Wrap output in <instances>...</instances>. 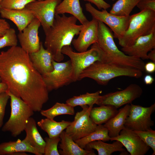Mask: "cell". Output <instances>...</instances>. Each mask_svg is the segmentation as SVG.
<instances>
[{"mask_svg": "<svg viewBox=\"0 0 155 155\" xmlns=\"http://www.w3.org/2000/svg\"><path fill=\"white\" fill-rule=\"evenodd\" d=\"M0 78L7 86V91L21 98L34 112H40L49 100L42 75L21 46L11 47L0 53Z\"/></svg>", "mask_w": 155, "mask_h": 155, "instance_id": "cell-1", "label": "cell"}, {"mask_svg": "<svg viewBox=\"0 0 155 155\" xmlns=\"http://www.w3.org/2000/svg\"><path fill=\"white\" fill-rule=\"evenodd\" d=\"M77 20L72 16L55 15L53 24L44 33V46L51 54L55 61L60 62L63 60L62 48L70 46L74 37L78 35L83 28V25L76 24Z\"/></svg>", "mask_w": 155, "mask_h": 155, "instance_id": "cell-2", "label": "cell"}, {"mask_svg": "<svg viewBox=\"0 0 155 155\" xmlns=\"http://www.w3.org/2000/svg\"><path fill=\"white\" fill-rule=\"evenodd\" d=\"M112 32L105 24L98 20V38L96 43L100 54V61L144 71L145 63L143 60L126 55L120 51L114 42Z\"/></svg>", "mask_w": 155, "mask_h": 155, "instance_id": "cell-3", "label": "cell"}, {"mask_svg": "<svg viewBox=\"0 0 155 155\" xmlns=\"http://www.w3.org/2000/svg\"><path fill=\"white\" fill-rule=\"evenodd\" d=\"M142 72L139 70L119 67L97 61L83 71L79 76L78 80L89 78L100 85H106L111 80L118 77L140 78L143 75Z\"/></svg>", "mask_w": 155, "mask_h": 155, "instance_id": "cell-4", "label": "cell"}, {"mask_svg": "<svg viewBox=\"0 0 155 155\" xmlns=\"http://www.w3.org/2000/svg\"><path fill=\"white\" fill-rule=\"evenodd\" d=\"M155 29V11L146 9L130 15L128 27L123 36L118 39L122 47L132 44L138 37L150 33Z\"/></svg>", "mask_w": 155, "mask_h": 155, "instance_id": "cell-5", "label": "cell"}, {"mask_svg": "<svg viewBox=\"0 0 155 155\" xmlns=\"http://www.w3.org/2000/svg\"><path fill=\"white\" fill-rule=\"evenodd\" d=\"M6 92L10 96L11 112L9 118L2 128L3 132H9L12 136L16 137L24 130L29 119L34 114L30 107L20 98L9 91Z\"/></svg>", "mask_w": 155, "mask_h": 155, "instance_id": "cell-6", "label": "cell"}, {"mask_svg": "<svg viewBox=\"0 0 155 155\" xmlns=\"http://www.w3.org/2000/svg\"><path fill=\"white\" fill-rule=\"evenodd\" d=\"M61 53L70 59L73 82L78 80L79 76L83 70L95 61L100 60V53L96 43L92 44L89 50L85 51L76 52L70 46H66L62 48Z\"/></svg>", "mask_w": 155, "mask_h": 155, "instance_id": "cell-7", "label": "cell"}, {"mask_svg": "<svg viewBox=\"0 0 155 155\" xmlns=\"http://www.w3.org/2000/svg\"><path fill=\"white\" fill-rule=\"evenodd\" d=\"M85 7L86 11L92 18L102 22L109 27L113 32L114 38L118 40L123 36L128 26L130 15L118 16L108 12L106 9L98 10L89 2L86 3Z\"/></svg>", "mask_w": 155, "mask_h": 155, "instance_id": "cell-8", "label": "cell"}, {"mask_svg": "<svg viewBox=\"0 0 155 155\" xmlns=\"http://www.w3.org/2000/svg\"><path fill=\"white\" fill-rule=\"evenodd\" d=\"M53 71L42 75L49 92L57 90L73 82L72 67L70 60L62 63L53 60Z\"/></svg>", "mask_w": 155, "mask_h": 155, "instance_id": "cell-9", "label": "cell"}, {"mask_svg": "<svg viewBox=\"0 0 155 155\" xmlns=\"http://www.w3.org/2000/svg\"><path fill=\"white\" fill-rule=\"evenodd\" d=\"M130 104L125 127L133 131H146L152 129L154 123L151 115L155 111V103L148 107Z\"/></svg>", "mask_w": 155, "mask_h": 155, "instance_id": "cell-10", "label": "cell"}, {"mask_svg": "<svg viewBox=\"0 0 155 155\" xmlns=\"http://www.w3.org/2000/svg\"><path fill=\"white\" fill-rule=\"evenodd\" d=\"M82 110L77 112L73 121L66 129V132L74 141L85 137L96 129L97 125L90 117V112L93 106H81Z\"/></svg>", "mask_w": 155, "mask_h": 155, "instance_id": "cell-11", "label": "cell"}, {"mask_svg": "<svg viewBox=\"0 0 155 155\" xmlns=\"http://www.w3.org/2000/svg\"><path fill=\"white\" fill-rule=\"evenodd\" d=\"M143 92V90L139 85L132 84L122 90L101 96L97 105H111L117 109L124 105L131 103L140 98Z\"/></svg>", "mask_w": 155, "mask_h": 155, "instance_id": "cell-12", "label": "cell"}, {"mask_svg": "<svg viewBox=\"0 0 155 155\" xmlns=\"http://www.w3.org/2000/svg\"><path fill=\"white\" fill-rule=\"evenodd\" d=\"M62 0L34 1L28 4L25 8L30 10L34 18L40 21L44 32L51 27L55 15V9Z\"/></svg>", "mask_w": 155, "mask_h": 155, "instance_id": "cell-13", "label": "cell"}, {"mask_svg": "<svg viewBox=\"0 0 155 155\" xmlns=\"http://www.w3.org/2000/svg\"><path fill=\"white\" fill-rule=\"evenodd\" d=\"M110 140L120 142L131 155H144L150 148L133 130L126 127L118 136L110 137Z\"/></svg>", "mask_w": 155, "mask_h": 155, "instance_id": "cell-14", "label": "cell"}, {"mask_svg": "<svg viewBox=\"0 0 155 155\" xmlns=\"http://www.w3.org/2000/svg\"><path fill=\"white\" fill-rule=\"evenodd\" d=\"M40 26L39 20L35 18L18 35L21 47L29 54L36 52L40 48L38 30Z\"/></svg>", "mask_w": 155, "mask_h": 155, "instance_id": "cell-15", "label": "cell"}, {"mask_svg": "<svg viewBox=\"0 0 155 155\" xmlns=\"http://www.w3.org/2000/svg\"><path fill=\"white\" fill-rule=\"evenodd\" d=\"M81 30L78 37L73 39L71 43L78 52L87 50L91 45L97 41L98 32V20L92 18L85 25Z\"/></svg>", "mask_w": 155, "mask_h": 155, "instance_id": "cell-16", "label": "cell"}, {"mask_svg": "<svg viewBox=\"0 0 155 155\" xmlns=\"http://www.w3.org/2000/svg\"><path fill=\"white\" fill-rule=\"evenodd\" d=\"M154 49L155 29L149 34L138 37L131 45L122 47L121 51L126 55L143 60L148 59V53Z\"/></svg>", "mask_w": 155, "mask_h": 155, "instance_id": "cell-17", "label": "cell"}, {"mask_svg": "<svg viewBox=\"0 0 155 155\" xmlns=\"http://www.w3.org/2000/svg\"><path fill=\"white\" fill-rule=\"evenodd\" d=\"M29 54L34 67L42 75L53 71V61L54 60L53 56L44 48L42 42H40V48L37 51Z\"/></svg>", "mask_w": 155, "mask_h": 155, "instance_id": "cell-18", "label": "cell"}, {"mask_svg": "<svg viewBox=\"0 0 155 155\" xmlns=\"http://www.w3.org/2000/svg\"><path fill=\"white\" fill-rule=\"evenodd\" d=\"M0 14L2 18L13 22L19 32L22 31L35 18L31 12L25 7L20 9H0Z\"/></svg>", "mask_w": 155, "mask_h": 155, "instance_id": "cell-19", "label": "cell"}, {"mask_svg": "<svg viewBox=\"0 0 155 155\" xmlns=\"http://www.w3.org/2000/svg\"><path fill=\"white\" fill-rule=\"evenodd\" d=\"M59 137L61 143L59 145L61 149L59 151L60 155H96L93 150H86L80 147L65 131H63Z\"/></svg>", "mask_w": 155, "mask_h": 155, "instance_id": "cell-20", "label": "cell"}, {"mask_svg": "<svg viewBox=\"0 0 155 155\" xmlns=\"http://www.w3.org/2000/svg\"><path fill=\"white\" fill-rule=\"evenodd\" d=\"M130 108V105H125L114 116L104 123V125L107 129L110 137L118 136L121 131L125 128V124Z\"/></svg>", "mask_w": 155, "mask_h": 155, "instance_id": "cell-21", "label": "cell"}, {"mask_svg": "<svg viewBox=\"0 0 155 155\" xmlns=\"http://www.w3.org/2000/svg\"><path fill=\"white\" fill-rule=\"evenodd\" d=\"M24 130L26 135L24 140L41 155L43 154L45 142L39 133L34 118L30 117L29 119Z\"/></svg>", "mask_w": 155, "mask_h": 155, "instance_id": "cell-22", "label": "cell"}, {"mask_svg": "<svg viewBox=\"0 0 155 155\" xmlns=\"http://www.w3.org/2000/svg\"><path fill=\"white\" fill-rule=\"evenodd\" d=\"M55 15L68 13L74 16L83 25L88 20L84 14L79 0H63L57 7Z\"/></svg>", "mask_w": 155, "mask_h": 155, "instance_id": "cell-23", "label": "cell"}, {"mask_svg": "<svg viewBox=\"0 0 155 155\" xmlns=\"http://www.w3.org/2000/svg\"><path fill=\"white\" fill-rule=\"evenodd\" d=\"M18 152H28L36 155H41L24 139L21 140L18 139L15 141H9L0 144V155H12L13 153Z\"/></svg>", "mask_w": 155, "mask_h": 155, "instance_id": "cell-24", "label": "cell"}, {"mask_svg": "<svg viewBox=\"0 0 155 155\" xmlns=\"http://www.w3.org/2000/svg\"><path fill=\"white\" fill-rule=\"evenodd\" d=\"M71 122L62 120L57 122L54 119L47 118L41 119L37 124L40 128L46 132L50 138L59 137L61 133L66 129Z\"/></svg>", "mask_w": 155, "mask_h": 155, "instance_id": "cell-25", "label": "cell"}, {"mask_svg": "<svg viewBox=\"0 0 155 155\" xmlns=\"http://www.w3.org/2000/svg\"><path fill=\"white\" fill-rule=\"evenodd\" d=\"M118 110L114 107L108 105L92 107L90 112V117L96 124L104 123L114 116Z\"/></svg>", "mask_w": 155, "mask_h": 155, "instance_id": "cell-26", "label": "cell"}, {"mask_svg": "<svg viewBox=\"0 0 155 155\" xmlns=\"http://www.w3.org/2000/svg\"><path fill=\"white\" fill-rule=\"evenodd\" d=\"M122 144L118 141H115L112 144H108L101 140L94 141L88 144L85 149L96 150L98 155H111L116 152H121L125 151Z\"/></svg>", "mask_w": 155, "mask_h": 155, "instance_id": "cell-27", "label": "cell"}, {"mask_svg": "<svg viewBox=\"0 0 155 155\" xmlns=\"http://www.w3.org/2000/svg\"><path fill=\"white\" fill-rule=\"evenodd\" d=\"M108 131L104 125H97L94 131L87 135L75 142L81 148L84 149L88 143L93 141L101 140L104 142L110 140Z\"/></svg>", "mask_w": 155, "mask_h": 155, "instance_id": "cell-28", "label": "cell"}, {"mask_svg": "<svg viewBox=\"0 0 155 155\" xmlns=\"http://www.w3.org/2000/svg\"><path fill=\"white\" fill-rule=\"evenodd\" d=\"M101 92L102 91L98 90L94 93L87 92L79 96H73L67 99L66 103L74 107L79 106H93L95 104H97Z\"/></svg>", "mask_w": 155, "mask_h": 155, "instance_id": "cell-29", "label": "cell"}, {"mask_svg": "<svg viewBox=\"0 0 155 155\" xmlns=\"http://www.w3.org/2000/svg\"><path fill=\"white\" fill-rule=\"evenodd\" d=\"M41 114L46 118L53 119L56 117L63 115H73L74 107L67 104L57 102L51 107L46 110H41Z\"/></svg>", "mask_w": 155, "mask_h": 155, "instance_id": "cell-30", "label": "cell"}, {"mask_svg": "<svg viewBox=\"0 0 155 155\" xmlns=\"http://www.w3.org/2000/svg\"><path fill=\"white\" fill-rule=\"evenodd\" d=\"M140 0H117L113 5L109 13L118 16H129Z\"/></svg>", "mask_w": 155, "mask_h": 155, "instance_id": "cell-31", "label": "cell"}, {"mask_svg": "<svg viewBox=\"0 0 155 155\" xmlns=\"http://www.w3.org/2000/svg\"><path fill=\"white\" fill-rule=\"evenodd\" d=\"M17 38L15 30L10 28L0 38V49L6 46H17Z\"/></svg>", "mask_w": 155, "mask_h": 155, "instance_id": "cell-32", "label": "cell"}, {"mask_svg": "<svg viewBox=\"0 0 155 155\" xmlns=\"http://www.w3.org/2000/svg\"><path fill=\"white\" fill-rule=\"evenodd\" d=\"M153 151L152 155L155 154V131L152 129L146 131H133Z\"/></svg>", "mask_w": 155, "mask_h": 155, "instance_id": "cell-33", "label": "cell"}, {"mask_svg": "<svg viewBox=\"0 0 155 155\" xmlns=\"http://www.w3.org/2000/svg\"><path fill=\"white\" fill-rule=\"evenodd\" d=\"M45 142L44 155H59L57 147L61 138L59 137L53 138L46 137L44 139Z\"/></svg>", "mask_w": 155, "mask_h": 155, "instance_id": "cell-34", "label": "cell"}, {"mask_svg": "<svg viewBox=\"0 0 155 155\" xmlns=\"http://www.w3.org/2000/svg\"><path fill=\"white\" fill-rule=\"evenodd\" d=\"M34 0H2L0 3V9H20L25 8Z\"/></svg>", "mask_w": 155, "mask_h": 155, "instance_id": "cell-35", "label": "cell"}, {"mask_svg": "<svg viewBox=\"0 0 155 155\" xmlns=\"http://www.w3.org/2000/svg\"><path fill=\"white\" fill-rule=\"evenodd\" d=\"M10 96L5 92L0 94V128L3 123L5 108Z\"/></svg>", "mask_w": 155, "mask_h": 155, "instance_id": "cell-36", "label": "cell"}, {"mask_svg": "<svg viewBox=\"0 0 155 155\" xmlns=\"http://www.w3.org/2000/svg\"><path fill=\"white\" fill-rule=\"evenodd\" d=\"M136 6L140 11L149 9L155 11V0H140Z\"/></svg>", "mask_w": 155, "mask_h": 155, "instance_id": "cell-37", "label": "cell"}, {"mask_svg": "<svg viewBox=\"0 0 155 155\" xmlns=\"http://www.w3.org/2000/svg\"><path fill=\"white\" fill-rule=\"evenodd\" d=\"M94 4L99 10L106 9L111 7L110 5L104 0H84Z\"/></svg>", "mask_w": 155, "mask_h": 155, "instance_id": "cell-38", "label": "cell"}, {"mask_svg": "<svg viewBox=\"0 0 155 155\" xmlns=\"http://www.w3.org/2000/svg\"><path fill=\"white\" fill-rule=\"evenodd\" d=\"M10 28V25L7 21L4 19H0V37L2 36Z\"/></svg>", "mask_w": 155, "mask_h": 155, "instance_id": "cell-39", "label": "cell"}, {"mask_svg": "<svg viewBox=\"0 0 155 155\" xmlns=\"http://www.w3.org/2000/svg\"><path fill=\"white\" fill-rule=\"evenodd\" d=\"M144 70L148 73H154L155 71V63L151 61L145 64Z\"/></svg>", "mask_w": 155, "mask_h": 155, "instance_id": "cell-40", "label": "cell"}, {"mask_svg": "<svg viewBox=\"0 0 155 155\" xmlns=\"http://www.w3.org/2000/svg\"><path fill=\"white\" fill-rule=\"evenodd\" d=\"M144 82L146 85H150L152 84L154 81V79L151 75L148 74L144 77Z\"/></svg>", "mask_w": 155, "mask_h": 155, "instance_id": "cell-41", "label": "cell"}, {"mask_svg": "<svg viewBox=\"0 0 155 155\" xmlns=\"http://www.w3.org/2000/svg\"><path fill=\"white\" fill-rule=\"evenodd\" d=\"M148 59H150L152 62L155 63V49L150 51L148 54Z\"/></svg>", "mask_w": 155, "mask_h": 155, "instance_id": "cell-42", "label": "cell"}, {"mask_svg": "<svg viewBox=\"0 0 155 155\" xmlns=\"http://www.w3.org/2000/svg\"><path fill=\"white\" fill-rule=\"evenodd\" d=\"M7 89V86L5 83L0 82V94L6 92Z\"/></svg>", "mask_w": 155, "mask_h": 155, "instance_id": "cell-43", "label": "cell"}, {"mask_svg": "<svg viewBox=\"0 0 155 155\" xmlns=\"http://www.w3.org/2000/svg\"><path fill=\"white\" fill-rule=\"evenodd\" d=\"M35 1H42L45 0H34Z\"/></svg>", "mask_w": 155, "mask_h": 155, "instance_id": "cell-44", "label": "cell"}, {"mask_svg": "<svg viewBox=\"0 0 155 155\" xmlns=\"http://www.w3.org/2000/svg\"><path fill=\"white\" fill-rule=\"evenodd\" d=\"M2 0H0V3L2 1Z\"/></svg>", "mask_w": 155, "mask_h": 155, "instance_id": "cell-45", "label": "cell"}, {"mask_svg": "<svg viewBox=\"0 0 155 155\" xmlns=\"http://www.w3.org/2000/svg\"><path fill=\"white\" fill-rule=\"evenodd\" d=\"M1 82V78H0V82Z\"/></svg>", "mask_w": 155, "mask_h": 155, "instance_id": "cell-46", "label": "cell"}, {"mask_svg": "<svg viewBox=\"0 0 155 155\" xmlns=\"http://www.w3.org/2000/svg\"><path fill=\"white\" fill-rule=\"evenodd\" d=\"M113 1H114L115 0H112Z\"/></svg>", "mask_w": 155, "mask_h": 155, "instance_id": "cell-47", "label": "cell"}, {"mask_svg": "<svg viewBox=\"0 0 155 155\" xmlns=\"http://www.w3.org/2000/svg\"><path fill=\"white\" fill-rule=\"evenodd\" d=\"M1 37H0V38Z\"/></svg>", "mask_w": 155, "mask_h": 155, "instance_id": "cell-48", "label": "cell"}]
</instances>
